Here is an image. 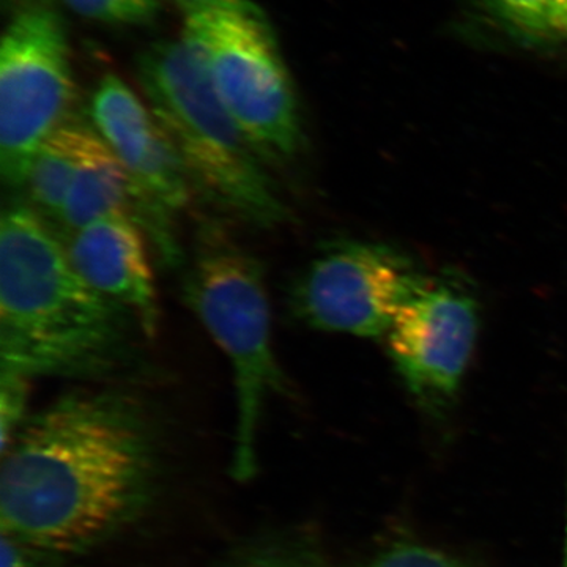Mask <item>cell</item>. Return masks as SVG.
I'll return each mask as SVG.
<instances>
[{
  "instance_id": "cell-16",
  "label": "cell",
  "mask_w": 567,
  "mask_h": 567,
  "mask_svg": "<svg viewBox=\"0 0 567 567\" xmlns=\"http://www.w3.org/2000/svg\"><path fill=\"white\" fill-rule=\"evenodd\" d=\"M364 567H472L439 548L405 544L390 548Z\"/></svg>"
},
{
  "instance_id": "cell-18",
  "label": "cell",
  "mask_w": 567,
  "mask_h": 567,
  "mask_svg": "<svg viewBox=\"0 0 567 567\" xmlns=\"http://www.w3.org/2000/svg\"><path fill=\"white\" fill-rule=\"evenodd\" d=\"M32 550L17 537L2 533V567H39Z\"/></svg>"
},
{
  "instance_id": "cell-20",
  "label": "cell",
  "mask_w": 567,
  "mask_h": 567,
  "mask_svg": "<svg viewBox=\"0 0 567 567\" xmlns=\"http://www.w3.org/2000/svg\"><path fill=\"white\" fill-rule=\"evenodd\" d=\"M174 2L177 3L186 14H192L196 13V11L216 6V3L223 2V0H174Z\"/></svg>"
},
{
  "instance_id": "cell-14",
  "label": "cell",
  "mask_w": 567,
  "mask_h": 567,
  "mask_svg": "<svg viewBox=\"0 0 567 567\" xmlns=\"http://www.w3.org/2000/svg\"><path fill=\"white\" fill-rule=\"evenodd\" d=\"M29 393H31V379L14 374V372L0 371V442H2V451L9 447L22 425L29 420L25 417Z\"/></svg>"
},
{
  "instance_id": "cell-17",
  "label": "cell",
  "mask_w": 567,
  "mask_h": 567,
  "mask_svg": "<svg viewBox=\"0 0 567 567\" xmlns=\"http://www.w3.org/2000/svg\"><path fill=\"white\" fill-rule=\"evenodd\" d=\"M229 567H324L316 555L290 544L256 548L234 561Z\"/></svg>"
},
{
  "instance_id": "cell-12",
  "label": "cell",
  "mask_w": 567,
  "mask_h": 567,
  "mask_svg": "<svg viewBox=\"0 0 567 567\" xmlns=\"http://www.w3.org/2000/svg\"><path fill=\"white\" fill-rule=\"evenodd\" d=\"M87 132L89 125L69 118L48 137L33 159L25 189L32 207L50 223L58 224L61 218Z\"/></svg>"
},
{
  "instance_id": "cell-3",
  "label": "cell",
  "mask_w": 567,
  "mask_h": 567,
  "mask_svg": "<svg viewBox=\"0 0 567 567\" xmlns=\"http://www.w3.org/2000/svg\"><path fill=\"white\" fill-rule=\"evenodd\" d=\"M137 66L148 107L181 153L193 186L248 226L276 229L286 223L290 212L275 178L189 44L159 41Z\"/></svg>"
},
{
  "instance_id": "cell-22",
  "label": "cell",
  "mask_w": 567,
  "mask_h": 567,
  "mask_svg": "<svg viewBox=\"0 0 567 567\" xmlns=\"http://www.w3.org/2000/svg\"><path fill=\"white\" fill-rule=\"evenodd\" d=\"M566 543H567V540H566ZM565 567H567V544H566V565H565Z\"/></svg>"
},
{
  "instance_id": "cell-7",
  "label": "cell",
  "mask_w": 567,
  "mask_h": 567,
  "mask_svg": "<svg viewBox=\"0 0 567 567\" xmlns=\"http://www.w3.org/2000/svg\"><path fill=\"white\" fill-rule=\"evenodd\" d=\"M429 275L393 246L328 241L290 290L295 319L311 330L385 339L406 301Z\"/></svg>"
},
{
  "instance_id": "cell-1",
  "label": "cell",
  "mask_w": 567,
  "mask_h": 567,
  "mask_svg": "<svg viewBox=\"0 0 567 567\" xmlns=\"http://www.w3.org/2000/svg\"><path fill=\"white\" fill-rule=\"evenodd\" d=\"M156 470L155 429L136 395L63 394L2 451V533L52 555L89 550L140 517Z\"/></svg>"
},
{
  "instance_id": "cell-11",
  "label": "cell",
  "mask_w": 567,
  "mask_h": 567,
  "mask_svg": "<svg viewBox=\"0 0 567 567\" xmlns=\"http://www.w3.org/2000/svg\"><path fill=\"white\" fill-rule=\"evenodd\" d=\"M112 215H126L136 221L132 185L121 159L96 130L89 126L80 166L54 229L66 238L81 227Z\"/></svg>"
},
{
  "instance_id": "cell-5",
  "label": "cell",
  "mask_w": 567,
  "mask_h": 567,
  "mask_svg": "<svg viewBox=\"0 0 567 567\" xmlns=\"http://www.w3.org/2000/svg\"><path fill=\"white\" fill-rule=\"evenodd\" d=\"M182 39L265 166L297 162L306 145L300 103L264 10L251 0H223L186 14Z\"/></svg>"
},
{
  "instance_id": "cell-21",
  "label": "cell",
  "mask_w": 567,
  "mask_h": 567,
  "mask_svg": "<svg viewBox=\"0 0 567 567\" xmlns=\"http://www.w3.org/2000/svg\"><path fill=\"white\" fill-rule=\"evenodd\" d=\"M9 2H24V0H9Z\"/></svg>"
},
{
  "instance_id": "cell-10",
  "label": "cell",
  "mask_w": 567,
  "mask_h": 567,
  "mask_svg": "<svg viewBox=\"0 0 567 567\" xmlns=\"http://www.w3.org/2000/svg\"><path fill=\"white\" fill-rule=\"evenodd\" d=\"M144 230L126 215L96 219L63 238L71 264L93 289L128 309L141 333L155 339L162 309Z\"/></svg>"
},
{
  "instance_id": "cell-8",
  "label": "cell",
  "mask_w": 567,
  "mask_h": 567,
  "mask_svg": "<svg viewBox=\"0 0 567 567\" xmlns=\"http://www.w3.org/2000/svg\"><path fill=\"white\" fill-rule=\"evenodd\" d=\"M93 128L121 159L132 185L134 216L167 268L185 260L177 226L192 197V178L174 142L136 93L114 74L96 85Z\"/></svg>"
},
{
  "instance_id": "cell-19",
  "label": "cell",
  "mask_w": 567,
  "mask_h": 567,
  "mask_svg": "<svg viewBox=\"0 0 567 567\" xmlns=\"http://www.w3.org/2000/svg\"><path fill=\"white\" fill-rule=\"evenodd\" d=\"M547 14L554 47H567V0H547Z\"/></svg>"
},
{
  "instance_id": "cell-2",
  "label": "cell",
  "mask_w": 567,
  "mask_h": 567,
  "mask_svg": "<svg viewBox=\"0 0 567 567\" xmlns=\"http://www.w3.org/2000/svg\"><path fill=\"white\" fill-rule=\"evenodd\" d=\"M134 319L78 274L61 234L32 205L0 219V371L106 379L137 364Z\"/></svg>"
},
{
  "instance_id": "cell-4",
  "label": "cell",
  "mask_w": 567,
  "mask_h": 567,
  "mask_svg": "<svg viewBox=\"0 0 567 567\" xmlns=\"http://www.w3.org/2000/svg\"><path fill=\"white\" fill-rule=\"evenodd\" d=\"M183 297L229 358L237 394L234 472L256 470V436L265 401L287 391L276 358L271 309L260 260L215 223H204L183 279Z\"/></svg>"
},
{
  "instance_id": "cell-6",
  "label": "cell",
  "mask_w": 567,
  "mask_h": 567,
  "mask_svg": "<svg viewBox=\"0 0 567 567\" xmlns=\"http://www.w3.org/2000/svg\"><path fill=\"white\" fill-rule=\"evenodd\" d=\"M74 96L62 18L28 7L7 25L0 47V174L24 188L41 145L69 121Z\"/></svg>"
},
{
  "instance_id": "cell-9",
  "label": "cell",
  "mask_w": 567,
  "mask_h": 567,
  "mask_svg": "<svg viewBox=\"0 0 567 567\" xmlns=\"http://www.w3.org/2000/svg\"><path fill=\"white\" fill-rule=\"evenodd\" d=\"M480 328V301L465 279L429 275L383 339L394 371L417 404L436 412L453 404Z\"/></svg>"
},
{
  "instance_id": "cell-13",
  "label": "cell",
  "mask_w": 567,
  "mask_h": 567,
  "mask_svg": "<svg viewBox=\"0 0 567 567\" xmlns=\"http://www.w3.org/2000/svg\"><path fill=\"white\" fill-rule=\"evenodd\" d=\"M475 6L492 24L518 44L554 47L547 0H475Z\"/></svg>"
},
{
  "instance_id": "cell-15",
  "label": "cell",
  "mask_w": 567,
  "mask_h": 567,
  "mask_svg": "<svg viewBox=\"0 0 567 567\" xmlns=\"http://www.w3.org/2000/svg\"><path fill=\"white\" fill-rule=\"evenodd\" d=\"M71 10L89 20L142 24L158 10V0H63Z\"/></svg>"
}]
</instances>
